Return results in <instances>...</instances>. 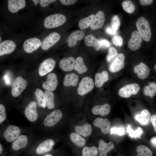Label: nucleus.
<instances>
[{
	"mask_svg": "<svg viewBox=\"0 0 156 156\" xmlns=\"http://www.w3.org/2000/svg\"><path fill=\"white\" fill-rule=\"evenodd\" d=\"M113 44L116 46H121L123 44V40L121 36H114L112 38Z\"/></svg>",
	"mask_w": 156,
	"mask_h": 156,
	"instance_id": "nucleus-43",
	"label": "nucleus"
},
{
	"mask_svg": "<svg viewBox=\"0 0 156 156\" xmlns=\"http://www.w3.org/2000/svg\"><path fill=\"white\" fill-rule=\"evenodd\" d=\"M0 139L7 143H11L23 133L28 132L35 128L32 127H25L9 123L0 126Z\"/></svg>",
	"mask_w": 156,
	"mask_h": 156,
	"instance_id": "nucleus-1",
	"label": "nucleus"
},
{
	"mask_svg": "<svg viewBox=\"0 0 156 156\" xmlns=\"http://www.w3.org/2000/svg\"><path fill=\"white\" fill-rule=\"evenodd\" d=\"M143 93L145 95L153 98L156 94V83L153 82H149L148 85L144 87Z\"/></svg>",
	"mask_w": 156,
	"mask_h": 156,
	"instance_id": "nucleus-31",
	"label": "nucleus"
},
{
	"mask_svg": "<svg viewBox=\"0 0 156 156\" xmlns=\"http://www.w3.org/2000/svg\"><path fill=\"white\" fill-rule=\"evenodd\" d=\"M111 107L109 104L105 103L103 105L94 106L92 109V112L94 115H99L104 116L108 115L110 113Z\"/></svg>",
	"mask_w": 156,
	"mask_h": 156,
	"instance_id": "nucleus-25",
	"label": "nucleus"
},
{
	"mask_svg": "<svg viewBox=\"0 0 156 156\" xmlns=\"http://www.w3.org/2000/svg\"><path fill=\"white\" fill-rule=\"evenodd\" d=\"M122 6L124 10L129 13L133 12L135 9L134 4L130 0L123 1L122 3Z\"/></svg>",
	"mask_w": 156,
	"mask_h": 156,
	"instance_id": "nucleus-38",
	"label": "nucleus"
},
{
	"mask_svg": "<svg viewBox=\"0 0 156 156\" xmlns=\"http://www.w3.org/2000/svg\"><path fill=\"white\" fill-rule=\"evenodd\" d=\"M125 56L123 53L118 54L111 64L109 67L110 71L113 73L118 72L124 67Z\"/></svg>",
	"mask_w": 156,
	"mask_h": 156,
	"instance_id": "nucleus-13",
	"label": "nucleus"
},
{
	"mask_svg": "<svg viewBox=\"0 0 156 156\" xmlns=\"http://www.w3.org/2000/svg\"><path fill=\"white\" fill-rule=\"evenodd\" d=\"M0 41H1V37H0Z\"/></svg>",
	"mask_w": 156,
	"mask_h": 156,
	"instance_id": "nucleus-56",
	"label": "nucleus"
},
{
	"mask_svg": "<svg viewBox=\"0 0 156 156\" xmlns=\"http://www.w3.org/2000/svg\"><path fill=\"white\" fill-rule=\"evenodd\" d=\"M94 86L92 79L89 77H85L81 79L79 84L78 93L80 95H84L92 90Z\"/></svg>",
	"mask_w": 156,
	"mask_h": 156,
	"instance_id": "nucleus-8",
	"label": "nucleus"
},
{
	"mask_svg": "<svg viewBox=\"0 0 156 156\" xmlns=\"http://www.w3.org/2000/svg\"><path fill=\"white\" fill-rule=\"evenodd\" d=\"M151 115L148 110H143L140 114H137L135 116V120L142 125H148L151 121Z\"/></svg>",
	"mask_w": 156,
	"mask_h": 156,
	"instance_id": "nucleus-22",
	"label": "nucleus"
},
{
	"mask_svg": "<svg viewBox=\"0 0 156 156\" xmlns=\"http://www.w3.org/2000/svg\"><path fill=\"white\" fill-rule=\"evenodd\" d=\"M151 122L156 132V114H153L151 116Z\"/></svg>",
	"mask_w": 156,
	"mask_h": 156,
	"instance_id": "nucleus-48",
	"label": "nucleus"
},
{
	"mask_svg": "<svg viewBox=\"0 0 156 156\" xmlns=\"http://www.w3.org/2000/svg\"><path fill=\"white\" fill-rule=\"evenodd\" d=\"M56 1L54 0H41L40 5L42 7H45L50 3L54 2Z\"/></svg>",
	"mask_w": 156,
	"mask_h": 156,
	"instance_id": "nucleus-45",
	"label": "nucleus"
},
{
	"mask_svg": "<svg viewBox=\"0 0 156 156\" xmlns=\"http://www.w3.org/2000/svg\"><path fill=\"white\" fill-rule=\"evenodd\" d=\"M61 3L65 5H70L73 4L76 2L77 0H60Z\"/></svg>",
	"mask_w": 156,
	"mask_h": 156,
	"instance_id": "nucleus-47",
	"label": "nucleus"
},
{
	"mask_svg": "<svg viewBox=\"0 0 156 156\" xmlns=\"http://www.w3.org/2000/svg\"><path fill=\"white\" fill-rule=\"evenodd\" d=\"M154 68L156 70V64L155 65Z\"/></svg>",
	"mask_w": 156,
	"mask_h": 156,
	"instance_id": "nucleus-55",
	"label": "nucleus"
},
{
	"mask_svg": "<svg viewBox=\"0 0 156 156\" xmlns=\"http://www.w3.org/2000/svg\"><path fill=\"white\" fill-rule=\"evenodd\" d=\"M42 42L40 40L37 38H28L24 42L23 48L27 53L32 52L38 49L41 46Z\"/></svg>",
	"mask_w": 156,
	"mask_h": 156,
	"instance_id": "nucleus-12",
	"label": "nucleus"
},
{
	"mask_svg": "<svg viewBox=\"0 0 156 156\" xmlns=\"http://www.w3.org/2000/svg\"><path fill=\"white\" fill-rule=\"evenodd\" d=\"M27 85L26 81L22 77L18 76L12 84V94L14 97L18 96L25 89Z\"/></svg>",
	"mask_w": 156,
	"mask_h": 156,
	"instance_id": "nucleus-7",
	"label": "nucleus"
},
{
	"mask_svg": "<svg viewBox=\"0 0 156 156\" xmlns=\"http://www.w3.org/2000/svg\"><path fill=\"white\" fill-rule=\"evenodd\" d=\"M55 62L52 58L47 59L40 64L38 69V73L40 76L44 75L54 69Z\"/></svg>",
	"mask_w": 156,
	"mask_h": 156,
	"instance_id": "nucleus-11",
	"label": "nucleus"
},
{
	"mask_svg": "<svg viewBox=\"0 0 156 156\" xmlns=\"http://www.w3.org/2000/svg\"><path fill=\"white\" fill-rule=\"evenodd\" d=\"M94 16V14H92L80 20L78 24V25L79 28L81 29H84L88 28L90 26Z\"/></svg>",
	"mask_w": 156,
	"mask_h": 156,
	"instance_id": "nucleus-36",
	"label": "nucleus"
},
{
	"mask_svg": "<svg viewBox=\"0 0 156 156\" xmlns=\"http://www.w3.org/2000/svg\"><path fill=\"white\" fill-rule=\"evenodd\" d=\"M150 142L152 145L156 148V137L152 138L150 139Z\"/></svg>",
	"mask_w": 156,
	"mask_h": 156,
	"instance_id": "nucleus-51",
	"label": "nucleus"
},
{
	"mask_svg": "<svg viewBox=\"0 0 156 156\" xmlns=\"http://www.w3.org/2000/svg\"><path fill=\"white\" fill-rule=\"evenodd\" d=\"M7 114L4 105L1 103L0 104V125L6 124V122L7 124L8 122L7 119Z\"/></svg>",
	"mask_w": 156,
	"mask_h": 156,
	"instance_id": "nucleus-39",
	"label": "nucleus"
},
{
	"mask_svg": "<svg viewBox=\"0 0 156 156\" xmlns=\"http://www.w3.org/2000/svg\"><path fill=\"white\" fill-rule=\"evenodd\" d=\"M79 80V77L77 75L73 73L67 74L64 77L63 84L65 86H76L78 83Z\"/></svg>",
	"mask_w": 156,
	"mask_h": 156,
	"instance_id": "nucleus-27",
	"label": "nucleus"
},
{
	"mask_svg": "<svg viewBox=\"0 0 156 156\" xmlns=\"http://www.w3.org/2000/svg\"><path fill=\"white\" fill-rule=\"evenodd\" d=\"M43 156H53L51 154H47L44 155Z\"/></svg>",
	"mask_w": 156,
	"mask_h": 156,
	"instance_id": "nucleus-54",
	"label": "nucleus"
},
{
	"mask_svg": "<svg viewBox=\"0 0 156 156\" xmlns=\"http://www.w3.org/2000/svg\"><path fill=\"white\" fill-rule=\"evenodd\" d=\"M98 144V150L99 156H107L108 153L114 148V145L112 142L107 143L103 140L99 141Z\"/></svg>",
	"mask_w": 156,
	"mask_h": 156,
	"instance_id": "nucleus-24",
	"label": "nucleus"
},
{
	"mask_svg": "<svg viewBox=\"0 0 156 156\" xmlns=\"http://www.w3.org/2000/svg\"><path fill=\"white\" fill-rule=\"evenodd\" d=\"M120 25V19L117 15L112 16L111 19V27L114 31H116Z\"/></svg>",
	"mask_w": 156,
	"mask_h": 156,
	"instance_id": "nucleus-40",
	"label": "nucleus"
},
{
	"mask_svg": "<svg viewBox=\"0 0 156 156\" xmlns=\"http://www.w3.org/2000/svg\"><path fill=\"white\" fill-rule=\"evenodd\" d=\"M85 36V32L81 30H77L71 33L67 39L68 46L72 47L76 45L78 40L83 39Z\"/></svg>",
	"mask_w": 156,
	"mask_h": 156,
	"instance_id": "nucleus-18",
	"label": "nucleus"
},
{
	"mask_svg": "<svg viewBox=\"0 0 156 156\" xmlns=\"http://www.w3.org/2000/svg\"><path fill=\"white\" fill-rule=\"evenodd\" d=\"M153 1L152 0H140L139 2L141 5L143 6L149 5Z\"/></svg>",
	"mask_w": 156,
	"mask_h": 156,
	"instance_id": "nucleus-50",
	"label": "nucleus"
},
{
	"mask_svg": "<svg viewBox=\"0 0 156 156\" xmlns=\"http://www.w3.org/2000/svg\"><path fill=\"white\" fill-rule=\"evenodd\" d=\"M127 129V131L130 136L132 138H136L138 137L143 133V131L140 127L138 128L136 130L133 131L131 129L130 125H128Z\"/></svg>",
	"mask_w": 156,
	"mask_h": 156,
	"instance_id": "nucleus-41",
	"label": "nucleus"
},
{
	"mask_svg": "<svg viewBox=\"0 0 156 156\" xmlns=\"http://www.w3.org/2000/svg\"><path fill=\"white\" fill-rule=\"evenodd\" d=\"M142 41V38L138 31H134L128 41V47L132 51L136 50L140 47Z\"/></svg>",
	"mask_w": 156,
	"mask_h": 156,
	"instance_id": "nucleus-16",
	"label": "nucleus"
},
{
	"mask_svg": "<svg viewBox=\"0 0 156 156\" xmlns=\"http://www.w3.org/2000/svg\"><path fill=\"white\" fill-rule=\"evenodd\" d=\"M134 72L137 74L138 78L142 80L146 79L149 75L150 70L146 64L141 62L134 66Z\"/></svg>",
	"mask_w": 156,
	"mask_h": 156,
	"instance_id": "nucleus-17",
	"label": "nucleus"
},
{
	"mask_svg": "<svg viewBox=\"0 0 156 156\" xmlns=\"http://www.w3.org/2000/svg\"><path fill=\"white\" fill-rule=\"evenodd\" d=\"M109 79L108 73L106 71H103L101 73H97L95 74L94 83L98 88L102 87L104 83L107 81Z\"/></svg>",
	"mask_w": 156,
	"mask_h": 156,
	"instance_id": "nucleus-28",
	"label": "nucleus"
},
{
	"mask_svg": "<svg viewBox=\"0 0 156 156\" xmlns=\"http://www.w3.org/2000/svg\"><path fill=\"white\" fill-rule=\"evenodd\" d=\"M32 1L34 2L35 5L36 6L40 3L41 0H33Z\"/></svg>",
	"mask_w": 156,
	"mask_h": 156,
	"instance_id": "nucleus-53",
	"label": "nucleus"
},
{
	"mask_svg": "<svg viewBox=\"0 0 156 156\" xmlns=\"http://www.w3.org/2000/svg\"><path fill=\"white\" fill-rule=\"evenodd\" d=\"M75 129L77 132L85 137L89 136L92 132L91 125L87 123L82 126H76L75 127Z\"/></svg>",
	"mask_w": 156,
	"mask_h": 156,
	"instance_id": "nucleus-30",
	"label": "nucleus"
},
{
	"mask_svg": "<svg viewBox=\"0 0 156 156\" xmlns=\"http://www.w3.org/2000/svg\"><path fill=\"white\" fill-rule=\"evenodd\" d=\"M37 106L38 105L37 102L31 101L26 105L24 111L25 117L34 128L38 125L42 118L38 112Z\"/></svg>",
	"mask_w": 156,
	"mask_h": 156,
	"instance_id": "nucleus-4",
	"label": "nucleus"
},
{
	"mask_svg": "<svg viewBox=\"0 0 156 156\" xmlns=\"http://www.w3.org/2000/svg\"><path fill=\"white\" fill-rule=\"evenodd\" d=\"M105 31L107 33L112 35L115 34L116 33V31H114L111 28L109 27L107 28Z\"/></svg>",
	"mask_w": 156,
	"mask_h": 156,
	"instance_id": "nucleus-52",
	"label": "nucleus"
},
{
	"mask_svg": "<svg viewBox=\"0 0 156 156\" xmlns=\"http://www.w3.org/2000/svg\"><path fill=\"white\" fill-rule=\"evenodd\" d=\"M74 69L79 74L85 73L88 70V68L84 63L83 59L81 57L79 56L76 59Z\"/></svg>",
	"mask_w": 156,
	"mask_h": 156,
	"instance_id": "nucleus-32",
	"label": "nucleus"
},
{
	"mask_svg": "<svg viewBox=\"0 0 156 156\" xmlns=\"http://www.w3.org/2000/svg\"><path fill=\"white\" fill-rule=\"evenodd\" d=\"M26 5L25 0H8V8L12 13L17 12L19 10L24 8Z\"/></svg>",
	"mask_w": 156,
	"mask_h": 156,
	"instance_id": "nucleus-23",
	"label": "nucleus"
},
{
	"mask_svg": "<svg viewBox=\"0 0 156 156\" xmlns=\"http://www.w3.org/2000/svg\"><path fill=\"white\" fill-rule=\"evenodd\" d=\"M55 141L46 135L38 137L31 146L37 155H42L49 152L55 144Z\"/></svg>",
	"mask_w": 156,
	"mask_h": 156,
	"instance_id": "nucleus-3",
	"label": "nucleus"
},
{
	"mask_svg": "<svg viewBox=\"0 0 156 156\" xmlns=\"http://www.w3.org/2000/svg\"><path fill=\"white\" fill-rule=\"evenodd\" d=\"M93 124L95 126L101 129L102 132L104 134H107L109 131L111 127V122L106 118H97L94 121Z\"/></svg>",
	"mask_w": 156,
	"mask_h": 156,
	"instance_id": "nucleus-19",
	"label": "nucleus"
},
{
	"mask_svg": "<svg viewBox=\"0 0 156 156\" xmlns=\"http://www.w3.org/2000/svg\"><path fill=\"white\" fill-rule=\"evenodd\" d=\"M48 109H53L55 107L54 96L53 93L51 91L46 90L44 92Z\"/></svg>",
	"mask_w": 156,
	"mask_h": 156,
	"instance_id": "nucleus-34",
	"label": "nucleus"
},
{
	"mask_svg": "<svg viewBox=\"0 0 156 156\" xmlns=\"http://www.w3.org/2000/svg\"><path fill=\"white\" fill-rule=\"evenodd\" d=\"M35 95L38 107L42 109H45L47 104L44 93L41 90L37 88L35 92Z\"/></svg>",
	"mask_w": 156,
	"mask_h": 156,
	"instance_id": "nucleus-29",
	"label": "nucleus"
},
{
	"mask_svg": "<svg viewBox=\"0 0 156 156\" xmlns=\"http://www.w3.org/2000/svg\"><path fill=\"white\" fill-rule=\"evenodd\" d=\"M35 129L20 135L14 141L11 143L12 150L17 151L31 146L38 138Z\"/></svg>",
	"mask_w": 156,
	"mask_h": 156,
	"instance_id": "nucleus-2",
	"label": "nucleus"
},
{
	"mask_svg": "<svg viewBox=\"0 0 156 156\" xmlns=\"http://www.w3.org/2000/svg\"><path fill=\"white\" fill-rule=\"evenodd\" d=\"M74 58L70 57L62 59L60 62L59 66L61 69L65 71H71L75 65Z\"/></svg>",
	"mask_w": 156,
	"mask_h": 156,
	"instance_id": "nucleus-21",
	"label": "nucleus"
},
{
	"mask_svg": "<svg viewBox=\"0 0 156 156\" xmlns=\"http://www.w3.org/2000/svg\"><path fill=\"white\" fill-rule=\"evenodd\" d=\"M118 55V52L116 49L114 47H111L108 50V54L106 57V60L107 61H110Z\"/></svg>",
	"mask_w": 156,
	"mask_h": 156,
	"instance_id": "nucleus-42",
	"label": "nucleus"
},
{
	"mask_svg": "<svg viewBox=\"0 0 156 156\" xmlns=\"http://www.w3.org/2000/svg\"><path fill=\"white\" fill-rule=\"evenodd\" d=\"M70 138L71 141L79 147H83L85 144L86 140L78 133L75 132L71 133Z\"/></svg>",
	"mask_w": 156,
	"mask_h": 156,
	"instance_id": "nucleus-33",
	"label": "nucleus"
},
{
	"mask_svg": "<svg viewBox=\"0 0 156 156\" xmlns=\"http://www.w3.org/2000/svg\"><path fill=\"white\" fill-rule=\"evenodd\" d=\"M136 25L142 38L146 41H149L151 36V33L148 21L144 17H141L137 20Z\"/></svg>",
	"mask_w": 156,
	"mask_h": 156,
	"instance_id": "nucleus-5",
	"label": "nucleus"
},
{
	"mask_svg": "<svg viewBox=\"0 0 156 156\" xmlns=\"http://www.w3.org/2000/svg\"><path fill=\"white\" fill-rule=\"evenodd\" d=\"M101 47H109L110 46V43L108 41L105 39H101L99 40Z\"/></svg>",
	"mask_w": 156,
	"mask_h": 156,
	"instance_id": "nucleus-46",
	"label": "nucleus"
},
{
	"mask_svg": "<svg viewBox=\"0 0 156 156\" xmlns=\"http://www.w3.org/2000/svg\"><path fill=\"white\" fill-rule=\"evenodd\" d=\"M111 134H117L119 135H122L125 133L124 129L122 128L112 127L110 130Z\"/></svg>",
	"mask_w": 156,
	"mask_h": 156,
	"instance_id": "nucleus-44",
	"label": "nucleus"
},
{
	"mask_svg": "<svg viewBox=\"0 0 156 156\" xmlns=\"http://www.w3.org/2000/svg\"><path fill=\"white\" fill-rule=\"evenodd\" d=\"M57 85L56 75L54 73H51L48 75L46 81L42 83V86L44 89L52 91L56 89Z\"/></svg>",
	"mask_w": 156,
	"mask_h": 156,
	"instance_id": "nucleus-15",
	"label": "nucleus"
},
{
	"mask_svg": "<svg viewBox=\"0 0 156 156\" xmlns=\"http://www.w3.org/2000/svg\"><path fill=\"white\" fill-rule=\"evenodd\" d=\"M66 21V18L64 15L56 14L46 17L44 21V25L47 28H55L63 25Z\"/></svg>",
	"mask_w": 156,
	"mask_h": 156,
	"instance_id": "nucleus-6",
	"label": "nucleus"
},
{
	"mask_svg": "<svg viewBox=\"0 0 156 156\" xmlns=\"http://www.w3.org/2000/svg\"><path fill=\"white\" fill-rule=\"evenodd\" d=\"M3 79L5 83L7 85H10L11 81L10 77L8 73H7L3 77Z\"/></svg>",
	"mask_w": 156,
	"mask_h": 156,
	"instance_id": "nucleus-49",
	"label": "nucleus"
},
{
	"mask_svg": "<svg viewBox=\"0 0 156 156\" xmlns=\"http://www.w3.org/2000/svg\"><path fill=\"white\" fill-rule=\"evenodd\" d=\"M138 154L136 156H152L153 153L147 146L144 145L138 146L136 149Z\"/></svg>",
	"mask_w": 156,
	"mask_h": 156,
	"instance_id": "nucleus-35",
	"label": "nucleus"
},
{
	"mask_svg": "<svg viewBox=\"0 0 156 156\" xmlns=\"http://www.w3.org/2000/svg\"><path fill=\"white\" fill-rule=\"evenodd\" d=\"M140 89V86L138 84L133 83L126 85L121 88L119 90L118 93L120 97L127 98L132 95L137 94Z\"/></svg>",
	"mask_w": 156,
	"mask_h": 156,
	"instance_id": "nucleus-9",
	"label": "nucleus"
},
{
	"mask_svg": "<svg viewBox=\"0 0 156 156\" xmlns=\"http://www.w3.org/2000/svg\"><path fill=\"white\" fill-rule=\"evenodd\" d=\"M84 42L86 46H93L96 51L99 50L101 47L99 40L92 34H90L86 36L85 37Z\"/></svg>",
	"mask_w": 156,
	"mask_h": 156,
	"instance_id": "nucleus-26",
	"label": "nucleus"
},
{
	"mask_svg": "<svg viewBox=\"0 0 156 156\" xmlns=\"http://www.w3.org/2000/svg\"><path fill=\"white\" fill-rule=\"evenodd\" d=\"M98 151L95 146L91 147L85 146L82 151V156H96L98 154Z\"/></svg>",
	"mask_w": 156,
	"mask_h": 156,
	"instance_id": "nucleus-37",
	"label": "nucleus"
},
{
	"mask_svg": "<svg viewBox=\"0 0 156 156\" xmlns=\"http://www.w3.org/2000/svg\"><path fill=\"white\" fill-rule=\"evenodd\" d=\"M16 44L12 41L7 40L0 44V55L9 54L12 53L15 49Z\"/></svg>",
	"mask_w": 156,
	"mask_h": 156,
	"instance_id": "nucleus-20",
	"label": "nucleus"
},
{
	"mask_svg": "<svg viewBox=\"0 0 156 156\" xmlns=\"http://www.w3.org/2000/svg\"><path fill=\"white\" fill-rule=\"evenodd\" d=\"M60 37V34L57 32L51 33L42 41L41 45L42 49L44 50H48L57 43Z\"/></svg>",
	"mask_w": 156,
	"mask_h": 156,
	"instance_id": "nucleus-10",
	"label": "nucleus"
},
{
	"mask_svg": "<svg viewBox=\"0 0 156 156\" xmlns=\"http://www.w3.org/2000/svg\"><path fill=\"white\" fill-rule=\"evenodd\" d=\"M105 21L104 12L102 10H100L94 15L90 25V27L93 30L100 29L103 26Z\"/></svg>",
	"mask_w": 156,
	"mask_h": 156,
	"instance_id": "nucleus-14",
	"label": "nucleus"
}]
</instances>
